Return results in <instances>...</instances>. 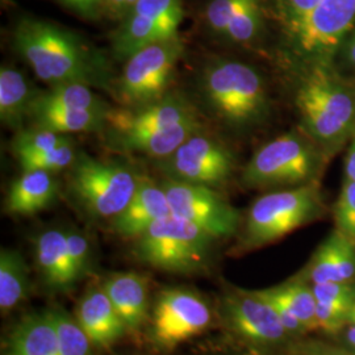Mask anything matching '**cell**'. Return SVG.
I'll return each mask as SVG.
<instances>
[{
  "mask_svg": "<svg viewBox=\"0 0 355 355\" xmlns=\"http://www.w3.org/2000/svg\"><path fill=\"white\" fill-rule=\"evenodd\" d=\"M12 40L15 51L51 87L66 83L110 87L112 78L105 58L64 26L26 16L15 26Z\"/></svg>",
  "mask_w": 355,
  "mask_h": 355,
  "instance_id": "1",
  "label": "cell"
},
{
  "mask_svg": "<svg viewBox=\"0 0 355 355\" xmlns=\"http://www.w3.org/2000/svg\"><path fill=\"white\" fill-rule=\"evenodd\" d=\"M204 102L227 125L248 128L268 111L265 83L252 66L236 61L209 64L200 79Z\"/></svg>",
  "mask_w": 355,
  "mask_h": 355,
  "instance_id": "2",
  "label": "cell"
},
{
  "mask_svg": "<svg viewBox=\"0 0 355 355\" xmlns=\"http://www.w3.org/2000/svg\"><path fill=\"white\" fill-rule=\"evenodd\" d=\"M296 105L305 128L321 144H337L354 123V95L322 67L305 76L296 92Z\"/></svg>",
  "mask_w": 355,
  "mask_h": 355,
  "instance_id": "3",
  "label": "cell"
},
{
  "mask_svg": "<svg viewBox=\"0 0 355 355\" xmlns=\"http://www.w3.org/2000/svg\"><path fill=\"white\" fill-rule=\"evenodd\" d=\"M141 175L120 162L98 159L85 153L70 166V187L78 202L95 217L114 218L139 187Z\"/></svg>",
  "mask_w": 355,
  "mask_h": 355,
  "instance_id": "4",
  "label": "cell"
},
{
  "mask_svg": "<svg viewBox=\"0 0 355 355\" xmlns=\"http://www.w3.org/2000/svg\"><path fill=\"white\" fill-rule=\"evenodd\" d=\"M142 262L171 272H192L203 267L215 240L203 229L178 216L157 220L137 237Z\"/></svg>",
  "mask_w": 355,
  "mask_h": 355,
  "instance_id": "5",
  "label": "cell"
},
{
  "mask_svg": "<svg viewBox=\"0 0 355 355\" xmlns=\"http://www.w3.org/2000/svg\"><path fill=\"white\" fill-rule=\"evenodd\" d=\"M183 48L180 38H171L130 55L114 89L121 105L140 107L167 95Z\"/></svg>",
  "mask_w": 355,
  "mask_h": 355,
  "instance_id": "6",
  "label": "cell"
},
{
  "mask_svg": "<svg viewBox=\"0 0 355 355\" xmlns=\"http://www.w3.org/2000/svg\"><path fill=\"white\" fill-rule=\"evenodd\" d=\"M320 192L315 186L267 193L254 202L248 216L245 240L250 246L277 241L318 215Z\"/></svg>",
  "mask_w": 355,
  "mask_h": 355,
  "instance_id": "7",
  "label": "cell"
},
{
  "mask_svg": "<svg viewBox=\"0 0 355 355\" xmlns=\"http://www.w3.org/2000/svg\"><path fill=\"white\" fill-rule=\"evenodd\" d=\"M158 166L168 179L215 189L232 177L234 158L221 142L199 130Z\"/></svg>",
  "mask_w": 355,
  "mask_h": 355,
  "instance_id": "8",
  "label": "cell"
},
{
  "mask_svg": "<svg viewBox=\"0 0 355 355\" xmlns=\"http://www.w3.org/2000/svg\"><path fill=\"white\" fill-rule=\"evenodd\" d=\"M312 168L313 155L308 145L299 136L287 133L254 154L242 179L250 187L296 184L306 180Z\"/></svg>",
  "mask_w": 355,
  "mask_h": 355,
  "instance_id": "9",
  "label": "cell"
},
{
  "mask_svg": "<svg viewBox=\"0 0 355 355\" xmlns=\"http://www.w3.org/2000/svg\"><path fill=\"white\" fill-rule=\"evenodd\" d=\"M164 187L171 214L203 229L214 239L228 237L239 225V212L212 187L166 179Z\"/></svg>",
  "mask_w": 355,
  "mask_h": 355,
  "instance_id": "10",
  "label": "cell"
},
{
  "mask_svg": "<svg viewBox=\"0 0 355 355\" xmlns=\"http://www.w3.org/2000/svg\"><path fill=\"white\" fill-rule=\"evenodd\" d=\"M198 119L195 108L186 98L167 94L159 101L140 107H121L110 110L105 119V142L136 135H145L179 123Z\"/></svg>",
  "mask_w": 355,
  "mask_h": 355,
  "instance_id": "11",
  "label": "cell"
},
{
  "mask_svg": "<svg viewBox=\"0 0 355 355\" xmlns=\"http://www.w3.org/2000/svg\"><path fill=\"white\" fill-rule=\"evenodd\" d=\"M211 322V311L203 300L183 290L166 291L158 299L154 318V338L164 346H175L202 333Z\"/></svg>",
  "mask_w": 355,
  "mask_h": 355,
  "instance_id": "12",
  "label": "cell"
},
{
  "mask_svg": "<svg viewBox=\"0 0 355 355\" xmlns=\"http://www.w3.org/2000/svg\"><path fill=\"white\" fill-rule=\"evenodd\" d=\"M354 19L355 0H320L293 31L303 51H329L338 45Z\"/></svg>",
  "mask_w": 355,
  "mask_h": 355,
  "instance_id": "13",
  "label": "cell"
},
{
  "mask_svg": "<svg viewBox=\"0 0 355 355\" xmlns=\"http://www.w3.org/2000/svg\"><path fill=\"white\" fill-rule=\"evenodd\" d=\"M171 215L165 190L150 178L141 177L125 209L114 218V229L124 237H140L157 220Z\"/></svg>",
  "mask_w": 355,
  "mask_h": 355,
  "instance_id": "14",
  "label": "cell"
},
{
  "mask_svg": "<svg viewBox=\"0 0 355 355\" xmlns=\"http://www.w3.org/2000/svg\"><path fill=\"white\" fill-rule=\"evenodd\" d=\"M229 315L236 329L254 341L272 343L287 333L275 308L255 292L234 299Z\"/></svg>",
  "mask_w": 355,
  "mask_h": 355,
  "instance_id": "15",
  "label": "cell"
},
{
  "mask_svg": "<svg viewBox=\"0 0 355 355\" xmlns=\"http://www.w3.org/2000/svg\"><path fill=\"white\" fill-rule=\"evenodd\" d=\"M76 320L98 346L114 343L128 330L104 290H92L82 299Z\"/></svg>",
  "mask_w": 355,
  "mask_h": 355,
  "instance_id": "16",
  "label": "cell"
},
{
  "mask_svg": "<svg viewBox=\"0 0 355 355\" xmlns=\"http://www.w3.org/2000/svg\"><path fill=\"white\" fill-rule=\"evenodd\" d=\"M53 174L44 170H24L10 187L6 200L7 212L31 216L46 209L58 192V183Z\"/></svg>",
  "mask_w": 355,
  "mask_h": 355,
  "instance_id": "17",
  "label": "cell"
},
{
  "mask_svg": "<svg viewBox=\"0 0 355 355\" xmlns=\"http://www.w3.org/2000/svg\"><path fill=\"white\" fill-rule=\"evenodd\" d=\"M309 278L315 284L353 282L355 279V245L334 230L315 254Z\"/></svg>",
  "mask_w": 355,
  "mask_h": 355,
  "instance_id": "18",
  "label": "cell"
},
{
  "mask_svg": "<svg viewBox=\"0 0 355 355\" xmlns=\"http://www.w3.org/2000/svg\"><path fill=\"white\" fill-rule=\"evenodd\" d=\"M104 291L128 330H137L148 313V286L139 274H116L105 282Z\"/></svg>",
  "mask_w": 355,
  "mask_h": 355,
  "instance_id": "19",
  "label": "cell"
},
{
  "mask_svg": "<svg viewBox=\"0 0 355 355\" xmlns=\"http://www.w3.org/2000/svg\"><path fill=\"white\" fill-rule=\"evenodd\" d=\"M199 130H202V124L199 119H193L150 133L111 141L107 145L116 150L140 153L162 159L175 152L184 141L189 140Z\"/></svg>",
  "mask_w": 355,
  "mask_h": 355,
  "instance_id": "20",
  "label": "cell"
},
{
  "mask_svg": "<svg viewBox=\"0 0 355 355\" xmlns=\"http://www.w3.org/2000/svg\"><path fill=\"white\" fill-rule=\"evenodd\" d=\"M36 258L45 282L55 288H67L78 279L71 263L66 232L51 229L38 236Z\"/></svg>",
  "mask_w": 355,
  "mask_h": 355,
  "instance_id": "21",
  "label": "cell"
},
{
  "mask_svg": "<svg viewBox=\"0 0 355 355\" xmlns=\"http://www.w3.org/2000/svg\"><path fill=\"white\" fill-rule=\"evenodd\" d=\"M110 110H64L32 107L29 110L28 119L31 120L32 127L48 129L61 135L79 132H103Z\"/></svg>",
  "mask_w": 355,
  "mask_h": 355,
  "instance_id": "22",
  "label": "cell"
},
{
  "mask_svg": "<svg viewBox=\"0 0 355 355\" xmlns=\"http://www.w3.org/2000/svg\"><path fill=\"white\" fill-rule=\"evenodd\" d=\"M36 94L19 70L3 66L0 70V120L3 125L16 132L21 130Z\"/></svg>",
  "mask_w": 355,
  "mask_h": 355,
  "instance_id": "23",
  "label": "cell"
},
{
  "mask_svg": "<svg viewBox=\"0 0 355 355\" xmlns=\"http://www.w3.org/2000/svg\"><path fill=\"white\" fill-rule=\"evenodd\" d=\"M7 355H61L51 312L21 321L11 334Z\"/></svg>",
  "mask_w": 355,
  "mask_h": 355,
  "instance_id": "24",
  "label": "cell"
},
{
  "mask_svg": "<svg viewBox=\"0 0 355 355\" xmlns=\"http://www.w3.org/2000/svg\"><path fill=\"white\" fill-rule=\"evenodd\" d=\"M32 107L64 110H110L107 103L103 102L89 86L80 83H66L53 86L45 92H37L31 104V108Z\"/></svg>",
  "mask_w": 355,
  "mask_h": 355,
  "instance_id": "25",
  "label": "cell"
},
{
  "mask_svg": "<svg viewBox=\"0 0 355 355\" xmlns=\"http://www.w3.org/2000/svg\"><path fill=\"white\" fill-rule=\"evenodd\" d=\"M28 291V272L21 254L3 249L0 253V308L6 313L21 303Z\"/></svg>",
  "mask_w": 355,
  "mask_h": 355,
  "instance_id": "26",
  "label": "cell"
},
{
  "mask_svg": "<svg viewBox=\"0 0 355 355\" xmlns=\"http://www.w3.org/2000/svg\"><path fill=\"white\" fill-rule=\"evenodd\" d=\"M262 292L287 308L305 329H316L318 300L312 288L300 283H292Z\"/></svg>",
  "mask_w": 355,
  "mask_h": 355,
  "instance_id": "27",
  "label": "cell"
},
{
  "mask_svg": "<svg viewBox=\"0 0 355 355\" xmlns=\"http://www.w3.org/2000/svg\"><path fill=\"white\" fill-rule=\"evenodd\" d=\"M71 141L67 135H61L42 128L32 127L16 132L12 141V153L17 161L51 152Z\"/></svg>",
  "mask_w": 355,
  "mask_h": 355,
  "instance_id": "28",
  "label": "cell"
},
{
  "mask_svg": "<svg viewBox=\"0 0 355 355\" xmlns=\"http://www.w3.org/2000/svg\"><path fill=\"white\" fill-rule=\"evenodd\" d=\"M61 355H91V340L78 320L62 311H51Z\"/></svg>",
  "mask_w": 355,
  "mask_h": 355,
  "instance_id": "29",
  "label": "cell"
},
{
  "mask_svg": "<svg viewBox=\"0 0 355 355\" xmlns=\"http://www.w3.org/2000/svg\"><path fill=\"white\" fill-rule=\"evenodd\" d=\"M261 21L262 13L259 0H245L240 10L229 21L224 36L234 42H249L257 37Z\"/></svg>",
  "mask_w": 355,
  "mask_h": 355,
  "instance_id": "30",
  "label": "cell"
},
{
  "mask_svg": "<svg viewBox=\"0 0 355 355\" xmlns=\"http://www.w3.org/2000/svg\"><path fill=\"white\" fill-rule=\"evenodd\" d=\"M129 13L145 16L178 33L183 20L182 0H139Z\"/></svg>",
  "mask_w": 355,
  "mask_h": 355,
  "instance_id": "31",
  "label": "cell"
},
{
  "mask_svg": "<svg viewBox=\"0 0 355 355\" xmlns=\"http://www.w3.org/2000/svg\"><path fill=\"white\" fill-rule=\"evenodd\" d=\"M76 149L73 140L53 149L51 152L42 153L31 158L19 161L23 170H44L57 173L60 170L67 168L74 164L76 158Z\"/></svg>",
  "mask_w": 355,
  "mask_h": 355,
  "instance_id": "32",
  "label": "cell"
},
{
  "mask_svg": "<svg viewBox=\"0 0 355 355\" xmlns=\"http://www.w3.org/2000/svg\"><path fill=\"white\" fill-rule=\"evenodd\" d=\"M336 230L355 245V182L346 179L334 211Z\"/></svg>",
  "mask_w": 355,
  "mask_h": 355,
  "instance_id": "33",
  "label": "cell"
},
{
  "mask_svg": "<svg viewBox=\"0 0 355 355\" xmlns=\"http://www.w3.org/2000/svg\"><path fill=\"white\" fill-rule=\"evenodd\" d=\"M313 293L318 303L352 309L355 303V287L350 283L328 282L313 286Z\"/></svg>",
  "mask_w": 355,
  "mask_h": 355,
  "instance_id": "34",
  "label": "cell"
},
{
  "mask_svg": "<svg viewBox=\"0 0 355 355\" xmlns=\"http://www.w3.org/2000/svg\"><path fill=\"white\" fill-rule=\"evenodd\" d=\"M245 0H211L205 10V21L216 35L224 36L229 21Z\"/></svg>",
  "mask_w": 355,
  "mask_h": 355,
  "instance_id": "35",
  "label": "cell"
},
{
  "mask_svg": "<svg viewBox=\"0 0 355 355\" xmlns=\"http://www.w3.org/2000/svg\"><path fill=\"white\" fill-rule=\"evenodd\" d=\"M349 312L343 306L318 303L316 306V329L328 333H336L343 328L345 322H349Z\"/></svg>",
  "mask_w": 355,
  "mask_h": 355,
  "instance_id": "36",
  "label": "cell"
},
{
  "mask_svg": "<svg viewBox=\"0 0 355 355\" xmlns=\"http://www.w3.org/2000/svg\"><path fill=\"white\" fill-rule=\"evenodd\" d=\"M69 255L78 278H80L89 267V245L86 237L76 232H66Z\"/></svg>",
  "mask_w": 355,
  "mask_h": 355,
  "instance_id": "37",
  "label": "cell"
},
{
  "mask_svg": "<svg viewBox=\"0 0 355 355\" xmlns=\"http://www.w3.org/2000/svg\"><path fill=\"white\" fill-rule=\"evenodd\" d=\"M318 1L320 0H286L287 12L290 13L293 29L318 6Z\"/></svg>",
  "mask_w": 355,
  "mask_h": 355,
  "instance_id": "38",
  "label": "cell"
},
{
  "mask_svg": "<svg viewBox=\"0 0 355 355\" xmlns=\"http://www.w3.org/2000/svg\"><path fill=\"white\" fill-rule=\"evenodd\" d=\"M66 7L71 8L76 13L92 17L95 16L101 7H104V0H58Z\"/></svg>",
  "mask_w": 355,
  "mask_h": 355,
  "instance_id": "39",
  "label": "cell"
},
{
  "mask_svg": "<svg viewBox=\"0 0 355 355\" xmlns=\"http://www.w3.org/2000/svg\"><path fill=\"white\" fill-rule=\"evenodd\" d=\"M139 0H104V7L114 17L124 19Z\"/></svg>",
  "mask_w": 355,
  "mask_h": 355,
  "instance_id": "40",
  "label": "cell"
},
{
  "mask_svg": "<svg viewBox=\"0 0 355 355\" xmlns=\"http://www.w3.org/2000/svg\"><path fill=\"white\" fill-rule=\"evenodd\" d=\"M346 179L355 182V137L346 157Z\"/></svg>",
  "mask_w": 355,
  "mask_h": 355,
  "instance_id": "41",
  "label": "cell"
},
{
  "mask_svg": "<svg viewBox=\"0 0 355 355\" xmlns=\"http://www.w3.org/2000/svg\"><path fill=\"white\" fill-rule=\"evenodd\" d=\"M347 340L353 346H355V325H352V328L347 331Z\"/></svg>",
  "mask_w": 355,
  "mask_h": 355,
  "instance_id": "42",
  "label": "cell"
},
{
  "mask_svg": "<svg viewBox=\"0 0 355 355\" xmlns=\"http://www.w3.org/2000/svg\"><path fill=\"white\" fill-rule=\"evenodd\" d=\"M349 322H350L352 325H355V303L354 305L352 306L350 312H349Z\"/></svg>",
  "mask_w": 355,
  "mask_h": 355,
  "instance_id": "43",
  "label": "cell"
},
{
  "mask_svg": "<svg viewBox=\"0 0 355 355\" xmlns=\"http://www.w3.org/2000/svg\"><path fill=\"white\" fill-rule=\"evenodd\" d=\"M350 60L355 64V38L353 40L352 45H350Z\"/></svg>",
  "mask_w": 355,
  "mask_h": 355,
  "instance_id": "44",
  "label": "cell"
},
{
  "mask_svg": "<svg viewBox=\"0 0 355 355\" xmlns=\"http://www.w3.org/2000/svg\"><path fill=\"white\" fill-rule=\"evenodd\" d=\"M320 355H334V354H320Z\"/></svg>",
  "mask_w": 355,
  "mask_h": 355,
  "instance_id": "45",
  "label": "cell"
}]
</instances>
